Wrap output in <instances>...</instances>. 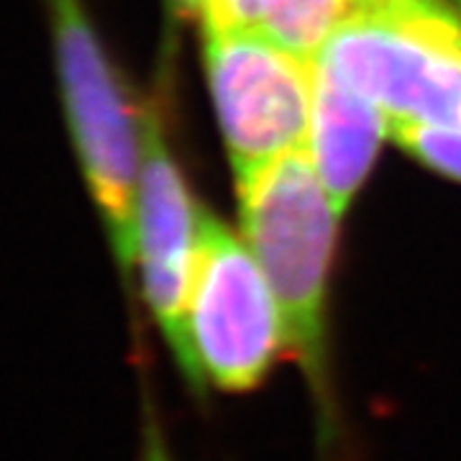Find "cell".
<instances>
[{
  "label": "cell",
  "mask_w": 461,
  "mask_h": 461,
  "mask_svg": "<svg viewBox=\"0 0 461 461\" xmlns=\"http://www.w3.org/2000/svg\"><path fill=\"white\" fill-rule=\"evenodd\" d=\"M177 5L180 14H187V16H200V8H203V0H172Z\"/></svg>",
  "instance_id": "cell-11"
},
{
  "label": "cell",
  "mask_w": 461,
  "mask_h": 461,
  "mask_svg": "<svg viewBox=\"0 0 461 461\" xmlns=\"http://www.w3.org/2000/svg\"><path fill=\"white\" fill-rule=\"evenodd\" d=\"M200 211L169 154L159 111L141 113V175L136 190L133 226V280L151 321L177 364L185 384L190 382L187 354V303L198 257Z\"/></svg>",
  "instance_id": "cell-6"
},
{
  "label": "cell",
  "mask_w": 461,
  "mask_h": 461,
  "mask_svg": "<svg viewBox=\"0 0 461 461\" xmlns=\"http://www.w3.org/2000/svg\"><path fill=\"white\" fill-rule=\"evenodd\" d=\"M287 351L272 285L241 236L200 211L198 257L187 303L190 393L203 400L259 390Z\"/></svg>",
  "instance_id": "cell-4"
},
{
  "label": "cell",
  "mask_w": 461,
  "mask_h": 461,
  "mask_svg": "<svg viewBox=\"0 0 461 461\" xmlns=\"http://www.w3.org/2000/svg\"><path fill=\"white\" fill-rule=\"evenodd\" d=\"M369 0H259V32L315 62L329 39Z\"/></svg>",
  "instance_id": "cell-8"
},
{
  "label": "cell",
  "mask_w": 461,
  "mask_h": 461,
  "mask_svg": "<svg viewBox=\"0 0 461 461\" xmlns=\"http://www.w3.org/2000/svg\"><path fill=\"white\" fill-rule=\"evenodd\" d=\"M241 239L280 303L287 354L300 364L315 411L318 448L330 461L346 446V423L330 359L329 297L339 221L305 149L236 182Z\"/></svg>",
  "instance_id": "cell-1"
},
{
  "label": "cell",
  "mask_w": 461,
  "mask_h": 461,
  "mask_svg": "<svg viewBox=\"0 0 461 461\" xmlns=\"http://www.w3.org/2000/svg\"><path fill=\"white\" fill-rule=\"evenodd\" d=\"M456 5H459V8H461V0H456Z\"/></svg>",
  "instance_id": "cell-12"
},
{
  "label": "cell",
  "mask_w": 461,
  "mask_h": 461,
  "mask_svg": "<svg viewBox=\"0 0 461 461\" xmlns=\"http://www.w3.org/2000/svg\"><path fill=\"white\" fill-rule=\"evenodd\" d=\"M205 67L236 182L305 149L315 62L259 29H223L205 32Z\"/></svg>",
  "instance_id": "cell-5"
},
{
  "label": "cell",
  "mask_w": 461,
  "mask_h": 461,
  "mask_svg": "<svg viewBox=\"0 0 461 461\" xmlns=\"http://www.w3.org/2000/svg\"><path fill=\"white\" fill-rule=\"evenodd\" d=\"M69 139L98 208L121 280L133 275L141 115L115 72L83 0H44Z\"/></svg>",
  "instance_id": "cell-3"
},
{
  "label": "cell",
  "mask_w": 461,
  "mask_h": 461,
  "mask_svg": "<svg viewBox=\"0 0 461 461\" xmlns=\"http://www.w3.org/2000/svg\"><path fill=\"white\" fill-rule=\"evenodd\" d=\"M318 62L390 126L461 129V16L441 0H369Z\"/></svg>",
  "instance_id": "cell-2"
},
{
  "label": "cell",
  "mask_w": 461,
  "mask_h": 461,
  "mask_svg": "<svg viewBox=\"0 0 461 461\" xmlns=\"http://www.w3.org/2000/svg\"><path fill=\"white\" fill-rule=\"evenodd\" d=\"M390 121L369 98L315 59L313 108L305 151L330 203L344 215L377 159Z\"/></svg>",
  "instance_id": "cell-7"
},
{
  "label": "cell",
  "mask_w": 461,
  "mask_h": 461,
  "mask_svg": "<svg viewBox=\"0 0 461 461\" xmlns=\"http://www.w3.org/2000/svg\"><path fill=\"white\" fill-rule=\"evenodd\" d=\"M141 408H144V415H141V454H139V461H175L169 444H167V433L162 429L157 405H154V400L147 390H144Z\"/></svg>",
  "instance_id": "cell-10"
},
{
  "label": "cell",
  "mask_w": 461,
  "mask_h": 461,
  "mask_svg": "<svg viewBox=\"0 0 461 461\" xmlns=\"http://www.w3.org/2000/svg\"><path fill=\"white\" fill-rule=\"evenodd\" d=\"M390 136L429 169L461 182V129L390 126Z\"/></svg>",
  "instance_id": "cell-9"
}]
</instances>
